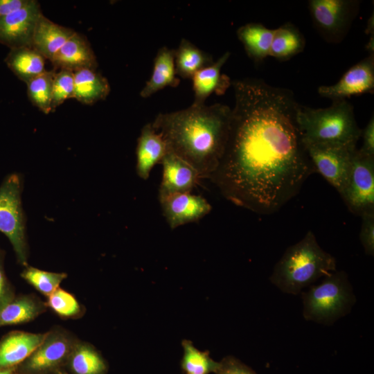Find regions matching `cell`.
Returning a JSON list of instances; mask_svg holds the SVG:
<instances>
[{"label":"cell","instance_id":"obj_1","mask_svg":"<svg viewBox=\"0 0 374 374\" xmlns=\"http://www.w3.org/2000/svg\"><path fill=\"white\" fill-rule=\"evenodd\" d=\"M228 139L206 179L231 203L260 215L278 212L315 172L296 124L292 91L257 78L231 81Z\"/></svg>","mask_w":374,"mask_h":374},{"label":"cell","instance_id":"obj_2","mask_svg":"<svg viewBox=\"0 0 374 374\" xmlns=\"http://www.w3.org/2000/svg\"><path fill=\"white\" fill-rule=\"evenodd\" d=\"M231 108L215 103L159 113L152 125L166 141L168 151L195 168L200 178L217 168L228 139Z\"/></svg>","mask_w":374,"mask_h":374},{"label":"cell","instance_id":"obj_3","mask_svg":"<svg viewBox=\"0 0 374 374\" xmlns=\"http://www.w3.org/2000/svg\"><path fill=\"white\" fill-rule=\"evenodd\" d=\"M336 260L319 244L312 231L289 247L276 264L270 281L286 294H298L336 271Z\"/></svg>","mask_w":374,"mask_h":374},{"label":"cell","instance_id":"obj_4","mask_svg":"<svg viewBox=\"0 0 374 374\" xmlns=\"http://www.w3.org/2000/svg\"><path fill=\"white\" fill-rule=\"evenodd\" d=\"M296 121L303 143L356 146L361 137L353 107L346 99L332 100L330 106L319 109L299 104Z\"/></svg>","mask_w":374,"mask_h":374},{"label":"cell","instance_id":"obj_5","mask_svg":"<svg viewBox=\"0 0 374 374\" xmlns=\"http://www.w3.org/2000/svg\"><path fill=\"white\" fill-rule=\"evenodd\" d=\"M303 315L307 321L331 325L347 314L355 303L344 271H335L302 294Z\"/></svg>","mask_w":374,"mask_h":374},{"label":"cell","instance_id":"obj_6","mask_svg":"<svg viewBox=\"0 0 374 374\" xmlns=\"http://www.w3.org/2000/svg\"><path fill=\"white\" fill-rule=\"evenodd\" d=\"M78 341L70 332L61 327H55L46 332L42 342L17 366L16 371L24 374L55 373L66 365Z\"/></svg>","mask_w":374,"mask_h":374},{"label":"cell","instance_id":"obj_7","mask_svg":"<svg viewBox=\"0 0 374 374\" xmlns=\"http://www.w3.org/2000/svg\"><path fill=\"white\" fill-rule=\"evenodd\" d=\"M0 231L11 242L17 260L27 265L28 247L21 202V181L10 175L0 187Z\"/></svg>","mask_w":374,"mask_h":374},{"label":"cell","instance_id":"obj_8","mask_svg":"<svg viewBox=\"0 0 374 374\" xmlns=\"http://www.w3.org/2000/svg\"><path fill=\"white\" fill-rule=\"evenodd\" d=\"M340 196L355 215L374 213V157L356 149L349 178Z\"/></svg>","mask_w":374,"mask_h":374},{"label":"cell","instance_id":"obj_9","mask_svg":"<svg viewBox=\"0 0 374 374\" xmlns=\"http://www.w3.org/2000/svg\"><path fill=\"white\" fill-rule=\"evenodd\" d=\"M315 172L319 173L339 195L349 178L355 145L303 143Z\"/></svg>","mask_w":374,"mask_h":374},{"label":"cell","instance_id":"obj_10","mask_svg":"<svg viewBox=\"0 0 374 374\" xmlns=\"http://www.w3.org/2000/svg\"><path fill=\"white\" fill-rule=\"evenodd\" d=\"M308 5L316 28L332 42L343 38L357 8L356 1L348 0H310Z\"/></svg>","mask_w":374,"mask_h":374},{"label":"cell","instance_id":"obj_11","mask_svg":"<svg viewBox=\"0 0 374 374\" xmlns=\"http://www.w3.org/2000/svg\"><path fill=\"white\" fill-rule=\"evenodd\" d=\"M42 15L37 1L0 18V43L10 48L31 46L34 30Z\"/></svg>","mask_w":374,"mask_h":374},{"label":"cell","instance_id":"obj_12","mask_svg":"<svg viewBox=\"0 0 374 374\" xmlns=\"http://www.w3.org/2000/svg\"><path fill=\"white\" fill-rule=\"evenodd\" d=\"M374 89V55L368 57L350 67L335 84L321 86L318 93L332 100L346 99L351 96L371 93Z\"/></svg>","mask_w":374,"mask_h":374},{"label":"cell","instance_id":"obj_13","mask_svg":"<svg viewBox=\"0 0 374 374\" xmlns=\"http://www.w3.org/2000/svg\"><path fill=\"white\" fill-rule=\"evenodd\" d=\"M159 200L163 215L172 229L198 222L212 210L204 197L190 193L159 195Z\"/></svg>","mask_w":374,"mask_h":374},{"label":"cell","instance_id":"obj_14","mask_svg":"<svg viewBox=\"0 0 374 374\" xmlns=\"http://www.w3.org/2000/svg\"><path fill=\"white\" fill-rule=\"evenodd\" d=\"M160 163L163 170L159 195L190 193L200 179L195 168L170 151Z\"/></svg>","mask_w":374,"mask_h":374},{"label":"cell","instance_id":"obj_15","mask_svg":"<svg viewBox=\"0 0 374 374\" xmlns=\"http://www.w3.org/2000/svg\"><path fill=\"white\" fill-rule=\"evenodd\" d=\"M55 69L73 72L90 69L96 70L98 62L94 52L87 39L74 32L51 60Z\"/></svg>","mask_w":374,"mask_h":374},{"label":"cell","instance_id":"obj_16","mask_svg":"<svg viewBox=\"0 0 374 374\" xmlns=\"http://www.w3.org/2000/svg\"><path fill=\"white\" fill-rule=\"evenodd\" d=\"M168 152L167 143L161 134L154 129L152 123L145 124L137 141L136 170L138 176L148 179L153 167L161 163Z\"/></svg>","mask_w":374,"mask_h":374},{"label":"cell","instance_id":"obj_17","mask_svg":"<svg viewBox=\"0 0 374 374\" xmlns=\"http://www.w3.org/2000/svg\"><path fill=\"white\" fill-rule=\"evenodd\" d=\"M231 55L225 52L219 59L211 65L197 71L191 78L194 91L193 105H205L206 99L213 93L223 94L231 86L230 78L221 73V69Z\"/></svg>","mask_w":374,"mask_h":374},{"label":"cell","instance_id":"obj_18","mask_svg":"<svg viewBox=\"0 0 374 374\" xmlns=\"http://www.w3.org/2000/svg\"><path fill=\"white\" fill-rule=\"evenodd\" d=\"M44 333L12 331L0 341V368L17 366L42 342Z\"/></svg>","mask_w":374,"mask_h":374},{"label":"cell","instance_id":"obj_19","mask_svg":"<svg viewBox=\"0 0 374 374\" xmlns=\"http://www.w3.org/2000/svg\"><path fill=\"white\" fill-rule=\"evenodd\" d=\"M74 32L54 23L42 14L35 26L31 46L51 61Z\"/></svg>","mask_w":374,"mask_h":374},{"label":"cell","instance_id":"obj_20","mask_svg":"<svg viewBox=\"0 0 374 374\" xmlns=\"http://www.w3.org/2000/svg\"><path fill=\"white\" fill-rule=\"evenodd\" d=\"M176 75L175 50L163 46L154 57L151 77L141 89L140 96L145 98L166 87H177L179 79Z\"/></svg>","mask_w":374,"mask_h":374},{"label":"cell","instance_id":"obj_21","mask_svg":"<svg viewBox=\"0 0 374 374\" xmlns=\"http://www.w3.org/2000/svg\"><path fill=\"white\" fill-rule=\"evenodd\" d=\"M73 73V98L82 104L91 105L107 97L110 92L109 82L96 70L84 69Z\"/></svg>","mask_w":374,"mask_h":374},{"label":"cell","instance_id":"obj_22","mask_svg":"<svg viewBox=\"0 0 374 374\" xmlns=\"http://www.w3.org/2000/svg\"><path fill=\"white\" fill-rule=\"evenodd\" d=\"M45 58L32 46L10 48L5 62L19 79L27 83L46 71Z\"/></svg>","mask_w":374,"mask_h":374},{"label":"cell","instance_id":"obj_23","mask_svg":"<svg viewBox=\"0 0 374 374\" xmlns=\"http://www.w3.org/2000/svg\"><path fill=\"white\" fill-rule=\"evenodd\" d=\"M274 30L259 23H249L237 30V36L248 56L258 62L269 56Z\"/></svg>","mask_w":374,"mask_h":374},{"label":"cell","instance_id":"obj_24","mask_svg":"<svg viewBox=\"0 0 374 374\" xmlns=\"http://www.w3.org/2000/svg\"><path fill=\"white\" fill-rule=\"evenodd\" d=\"M47 309L45 302L33 294L15 297L0 311V326L31 321Z\"/></svg>","mask_w":374,"mask_h":374},{"label":"cell","instance_id":"obj_25","mask_svg":"<svg viewBox=\"0 0 374 374\" xmlns=\"http://www.w3.org/2000/svg\"><path fill=\"white\" fill-rule=\"evenodd\" d=\"M213 63L212 56L189 40L181 39L175 50L176 74L184 79H191L199 70Z\"/></svg>","mask_w":374,"mask_h":374},{"label":"cell","instance_id":"obj_26","mask_svg":"<svg viewBox=\"0 0 374 374\" xmlns=\"http://www.w3.org/2000/svg\"><path fill=\"white\" fill-rule=\"evenodd\" d=\"M72 374H106L107 365L91 344L78 340L75 344L66 365Z\"/></svg>","mask_w":374,"mask_h":374},{"label":"cell","instance_id":"obj_27","mask_svg":"<svg viewBox=\"0 0 374 374\" xmlns=\"http://www.w3.org/2000/svg\"><path fill=\"white\" fill-rule=\"evenodd\" d=\"M305 44L300 30L288 22L275 29L269 56L286 60L302 52Z\"/></svg>","mask_w":374,"mask_h":374},{"label":"cell","instance_id":"obj_28","mask_svg":"<svg viewBox=\"0 0 374 374\" xmlns=\"http://www.w3.org/2000/svg\"><path fill=\"white\" fill-rule=\"evenodd\" d=\"M55 73V69L46 70L26 83L29 100L34 106L46 114L53 112L51 103Z\"/></svg>","mask_w":374,"mask_h":374},{"label":"cell","instance_id":"obj_29","mask_svg":"<svg viewBox=\"0 0 374 374\" xmlns=\"http://www.w3.org/2000/svg\"><path fill=\"white\" fill-rule=\"evenodd\" d=\"M181 345L184 348L181 368L185 374H209L215 372L218 362L210 357L208 351L199 350L192 341L187 339L183 340Z\"/></svg>","mask_w":374,"mask_h":374},{"label":"cell","instance_id":"obj_30","mask_svg":"<svg viewBox=\"0 0 374 374\" xmlns=\"http://www.w3.org/2000/svg\"><path fill=\"white\" fill-rule=\"evenodd\" d=\"M21 277L39 292L48 297L60 287V283L67 277V274L26 266L21 273Z\"/></svg>","mask_w":374,"mask_h":374},{"label":"cell","instance_id":"obj_31","mask_svg":"<svg viewBox=\"0 0 374 374\" xmlns=\"http://www.w3.org/2000/svg\"><path fill=\"white\" fill-rule=\"evenodd\" d=\"M46 304L47 308L63 319H77L84 312L75 297L60 287L48 296Z\"/></svg>","mask_w":374,"mask_h":374},{"label":"cell","instance_id":"obj_32","mask_svg":"<svg viewBox=\"0 0 374 374\" xmlns=\"http://www.w3.org/2000/svg\"><path fill=\"white\" fill-rule=\"evenodd\" d=\"M74 73L61 69L55 73L53 81L52 110L62 105L66 100L73 98Z\"/></svg>","mask_w":374,"mask_h":374},{"label":"cell","instance_id":"obj_33","mask_svg":"<svg viewBox=\"0 0 374 374\" xmlns=\"http://www.w3.org/2000/svg\"><path fill=\"white\" fill-rule=\"evenodd\" d=\"M359 231V240L366 255H374V213L362 216Z\"/></svg>","mask_w":374,"mask_h":374},{"label":"cell","instance_id":"obj_34","mask_svg":"<svg viewBox=\"0 0 374 374\" xmlns=\"http://www.w3.org/2000/svg\"><path fill=\"white\" fill-rule=\"evenodd\" d=\"M215 374H256L251 368L233 356H226L218 362Z\"/></svg>","mask_w":374,"mask_h":374},{"label":"cell","instance_id":"obj_35","mask_svg":"<svg viewBox=\"0 0 374 374\" xmlns=\"http://www.w3.org/2000/svg\"><path fill=\"white\" fill-rule=\"evenodd\" d=\"M362 145L359 148L363 152L374 157V118H371L364 130H362Z\"/></svg>","mask_w":374,"mask_h":374},{"label":"cell","instance_id":"obj_36","mask_svg":"<svg viewBox=\"0 0 374 374\" xmlns=\"http://www.w3.org/2000/svg\"><path fill=\"white\" fill-rule=\"evenodd\" d=\"M15 297L13 289L6 277L0 258V311Z\"/></svg>","mask_w":374,"mask_h":374},{"label":"cell","instance_id":"obj_37","mask_svg":"<svg viewBox=\"0 0 374 374\" xmlns=\"http://www.w3.org/2000/svg\"><path fill=\"white\" fill-rule=\"evenodd\" d=\"M30 0H0V18L15 12L29 3Z\"/></svg>","mask_w":374,"mask_h":374},{"label":"cell","instance_id":"obj_38","mask_svg":"<svg viewBox=\"0 0 374 374\" xmlns=\"http://www.w3.org/2000/svg\"><path fill=\"white\" fill-rule=\"evenodd\" d=\"M17 366L0 368V374H14Z\"/></svg>","mask_w":374,"mask_h":374},{"label":"cell","instance_id":"obj_39","mask_svg":"<svg viewBox=\"0 0 374 374\" xmlns=\"http://www.w3.org/2000/svg\"><path fill=\"white\" fill-rule=\"evenodd\" d=\"M55 374H69L64 371H62V370L61 371H59L57 372H56Z\"/></svg>","mask_w":374,"mask_h":374},{"label":"cell","instance_id":"obj_40","mask_svg":"<svg viewBox=\"0 0 374 374\" xmlns=\"http://www.w3.org/2000/svg\"><path fill=\"white\" fill-rule=\"evenodd\" d=\"M16 374H24V373H16Z\"/></svg>","mask_w":374,"mask_h":374}]
</instances>
